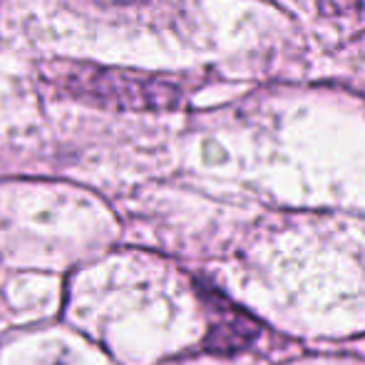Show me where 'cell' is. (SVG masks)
Segmentation results:
<instances>
[{"mask_svg": "<svg viewBox=\"0 0 365 365\" xmlns=\"http://www.w3.org/2000/svg\"><path fill=\"white\" fill-rule=\"evenodd\" d=\"M63 85H68L77 97L115 110H172L182 100L177 82L125 73V70L87 68V65H75Z\"/></svg>", "mask_w": 365, "mask_h": 365, "instance_id": "1", "label": "cell"}, {"mask_svg": "<svg viewBox=\"0 0 365 365\" xmlns=\"http://www.w3.org/2000/svg\"><path fill=\"white\" fill-rule=\"evenodd\" d=\"M259 338V326L246 313H221V321L212 323L207 336V348L212 353H239Z\"/></svg>", "mask_w": 365, "mask_h": 365, "instance_id": "2", "label": "cell"}, {"mask_svg": "<svg viewBox=\"0 0 365 365\" xmlns=\"http://www.w3.org/2000/svg\"><path fill=\"white\" fill-rule=\"evenodd\" d=\"M323 15H348L361 8V0H313Z\"/></svg>", "mask_w": 365, "mask_h": 365, "instance_id": "3", "label": "cell"}]
</instances>
